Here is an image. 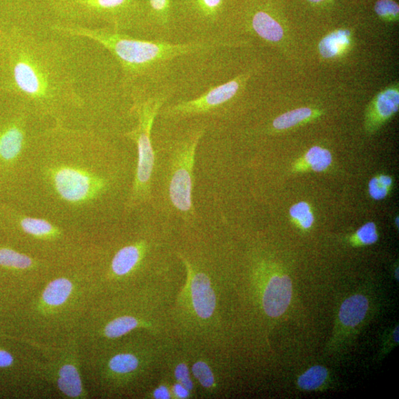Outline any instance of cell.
<instances>
[{
  "mask_svg": "<svg viewBox=\"0 0 399 399\" xmlns=\"http://www.w3.org/2000/svg\"><path fill=\"white\" fill-rule=\"evenodd\" d=\"M197 1L206 15L212 16L217 13L223 0H197Z\"/></svg>",
  "mask_w": 399,
  "mask_h": 399,
  "instance_id": "obj_31",
  "label": "cell"
},
{
  "mask_svg": "<svg viewBox=\"0 0 399 399\" xmlns=\"http://www.w3.org/2000/svg\"><path fill=\"white\" fill-rule=\"evenodd\" d=\"M173 393L177 398H187L191 396V391L184 385L176 383L173 387Z\"/></svg>",
  "mask_w": 399,
  "mask_h": 399,
  "instance_id": "obj_33",
  "label": "cell"
},
{
  "mask_svg": "<svg viewBox=\"0 0 399 399\" xmlns=\"http://www.w3.org/2000/svg\"><path fill=\"white\" fill-rule=\"evenodd\" d=\"M349 36H350V32L347 30H339L327 35L319 43V52L325 58L335 56L341 50L350 43Z\"/></svg>",
  "mask_w": 399,
  "mask_h": 399,
  "instance_id": "obj_20",
  "label": "cell"
},
{
  "mask_svg": "<svg viewBox=\"0 0 399 399\" xmlns=\"http://www.w3.org/2000/svg\"><path fill=\"white\" fill-rule=\"evenodd\" d=\"M241 88L239 79L211 87L192 100L162 107V114L169 119H184L212 114L230 102Z\"/></svg>",
  "mask_w": 399,
  "mask_h": 399,
  "instance_id": "obj_8",
  "label": "cell"
},
{
  "mask_svg": "<svg viewBox=\"0 0 399 399\" xmlns=\"http://www.w3.org/2000/svg\"><path fill=\"white\" fill-rule=\"evenodd\" d=\"M333 156L330 151L321 147L315 146L298 159L293 165L294 172L312 171L323 173L332 166Z\"/></svg>",
  "mask_w": 399,
  "mask_h": 399,
  "instance_id": "obj_13",
  "label": "cell"
},
{
  "mask_svg": "<svg viewBox=\"0 0 399 399\" xmlns=\"http://www.w3.org/2000/svg\"><path fill=\"white\" fill-rule=\"evenodd\" d=\"M393 185L391 176L380 175L374 177L368 184L369 195L375 201H382L391 193Z\"/></svg>",
  "mask_w": 399,
  "mask_h": 399,
  "instance_id": "obj_25",
  "label": "cell"
},
{
  "mask_svg": "<svg viewBox=\"0 0 399 399\" xmlns=\"http://www.w3.org/2000/svg\"><path fill=\"white\" fill-rule=\"evenodd\" d=\"M292 296V279L287 275H275L269 281L263 296L266 313L272 317L283 315L290 305Z\"/></svg>",
  "mask_w": 399,
  "mask_h": 399,
  "instance_id": "obj_9",
  "label": "cell"
},
{
  "mask_svg": "<svg viewBox=\"0 0 399 399\" xmlns=\"http://www.w3.org/2000/svg\"><path fill=\"white\" fill-rule=\"evenodd\" d=\"M56 384L59 391L68 398H79L85 396L82 377L74 363H67L60 367Z\"/></svg>",
  "mask_w": 399,
  "mask_h": 399,
  "instance_id": "obj_12",
  "label": "cell"
},
{
  "mask_svg": "<svg viewBox=\"0 0 399 399\" xmlns=\"http://www.w3.org/2000/svg\"><path fill=\"white\" fill-rule=\"evenodd\" d=\"M73 290V283L69 279H55L45 287L42 295L43 301L49 307L61 306L67 301Z\"/></svg>",
  "mask_w": 399,
  "mask_h": 399,
  "instance_id": "obj_15",
  "label": "cell"
},
{
  "mask_svg": "<svg viewBox=\"0 0 399 399\" xmlns=\"http://www.w3.org/2000/svg\"><path fill=\"white\" fill-rule=\"evenodd\" d=\"M193 373L197 380L206 388H211L215 385V377L206 363L199 361L193 366Z\"/></svg>",
  "mask_w": 399,
  "mask_h": 399,
  "instance_id": "obj_27",
  "label": "cell"
},
{
  "mask_svg": "<svg viewBox=\"0 0 399 399\" xmlns=\"http://www.w3.org/2000/svg\"><path fill=\"white\" fill-rule=\"evenodd\" d=\"M34 259L11 246L0 245V268L6 270L24 271L33 267Z\"/></svg>",
  "mask_w": 399,
  "mask_h": 399,
  "instance_id": "obj_17",
  "label": "cell"
},
{
  "mask_svg": "<svg viewBox=\"0 0 399 399\" xmlns=\"http://www.w3.org/2000/svg\"><path fill=\"white\" fill-rule=\"evenodd\" d=\"M30 115L21 105L14 112L0 119V202L14 203L21 188L31 144Z\"/></svg>",
  "mask_w": 399,
  "mask_h": 399,
  "instance_id": "obj_5",
  "label": "cell"
},
{
  "mask_svg": "<svg viewBox=\"0 0 399 399\" xmlns=\"http://www.w3.org/2000/svg\"><path fill=\"white\" fill-rule=\"evenodd\" d=\"M292 221L303 229L311 228L315 222V217L310 204L305 202H301L293 205L289 209Z\"/></svg>",
  "mask_w": 399,
  "mask_h": 399,
  "instance_id": "obj_24",
  "label": "cell"
},
{
  "mask_svg": "<svg viewBox=\"0 0 399 399\" xmlns=\"http://www.w3.org/2000/svg\"><path fill=\"white\" fill-rule=\"evenodd\" d=\"M153 14L160 21L166 23L171 8V0H149Z\"/></svg>",
  "mask_w": 399,
  "mask_h": 399,
  "instance_id": "obj_29",
  "label": "cell"
},
{
  "mask_svg": "<svg viewBox=\"0 0 399 399\" xmlns=\"http://www.w3.org/2000/svg\"><path fill=\"white\" fill-rule=\"evenodd\" d=\"M327 369L323 366H314L299 376L298 385L305 391H314L321 387L327 378Z\"/></svg>",
  "mask_w": 399,
  "mask_h": 399,
  "instance_id": "obj_22",
  "label": "cell"
},
{
  "mask_svg": "<svg viewBox=\"0 0 399 399\" xmlns=\"http://www.w3.org/2000/svg\"><path fill=\"white\" fill-rule=\"evenodd\" d=\"M398 92L396 89H387L377 98L375 118L379 121H385L398 111Z\"/></svg>",
  "mask_w": 399,
  "mask_h": 399,
  "instance_id": "obj_19",
  "label": "cell"
},
{
  "mask_svg": "<svg viewBox=\"0 0 399 399\" xmlns=\"http://www.w3.org/2000/svg\"><path fill=\"white\" fill-rule=\"evenodd\" d=\"M367 299L362 294L347 298L339 309L338 317L347 327H355L363 321L368 311Z\"/></svg>",
  "mask_w": 399,
  "mask_h": 399,
  "instance_id": "obj_14",
  "label": "cell"
},
{
  "mask_svg": "<svg viewBox=\"0 0 399 399\" xmlns=\"http://www.w3.org/2000/svg\"><path fill=\"white\" fill-rule=\"evenodd\" d=\"M141 325L142 323L138 319L131 316H122L107 324L104 333L107 338H116L126 335Z\"/></svg>",
  "mask_w": 399,
  "mask_h": 399,
  "instance_id": "obj_21",
  "label": "cell"
},
{
  "mask_svg": "<svg viewBox=\"0 0 399 399\" xmlns=\"http://www.w3.org/2000/svg\"><path fill=\"white\" fill-rule=\"evenodd\" d=\"M312 115V111L310 108L303 107L294 109L286 114L277 117L273 122V127L278 131H283L296 126L301 123L305 120L310 118Z\"/></svg>",
  "mask_w": 399,
  "mask_h": 399,
  "instance_id": "obj_23",
  "label": "cell"
},
{
  "mask_svg": "<svg viewBox=\"0 0 399 399\" xmlns=\"http://www.w3.org/2000/svg\"><path fill=\"white\" fill-rule=\"evenodd\" d=\"M141 365L138 357L132 353H119L111 358L107 364V370L116 378L127 377L138 371Z\"/></svg>",
  "mask_w": 399,
  "mask_h": 399,
  "instance_id": "obj_16",
  "label": "cell"
},
{
  "mask_svg": "<svg viewBox=\"0 0 399 399\" xmlns=\"http://www.w3.org/2000/svg\"><path fill=\"white\" fill-rule=\"evenodd\" d=\"M378 235L374 223L369 222L359 228L354 237V241L361 245H372L378 241Z\"/></svg>",
  "mask_w": 399,
  "mask_h": 399,
  "instance_id": "obj_26",
  "label": "cell"
},
{
  "mask_svg": "<svg viewBox=\"0 0 399 399\" xmlns=\"http://www.w3.org/2000/svg\"><path fill=\"white\" fill-rule=\"evenodd\" d=\"M205 127L191 129L173 147L169 166L168 195L175 211L184 217H195L193 203L194 167L197 145Z\"/></svg>",
  "mask_w": 399,
  "mask_h": 399,
  "instance_id": "obj_7",
  "label": "cell"
},
{
  "mask_svg": "<svg viewBox=\"0 0 399 399\" xmlns=\"http://www.w3.org/2000/svg\"><path fill=\"white\" fill-rule=\"evenodd\" d=\"M146 251L143 243L128 245L115 255L111 263V271L117 277H124L135 270L141 263Z\"/></svg>",
  "mask_w": 399,
  "mask_h": 399,
  "instance_id": "obj_11",
  "label": "cell"
},
{
  "mask_svg": "<svg viewBox=\"0 0 399 399\" xmlns=\"http://www.w3.org/2000/svg\"><path fill=\"white\" fill-rule=\"evenodd\" d=\"M252 26L255 32L268 41L278 42L283 36L281 25L265 12H259L254 16Z\"/></svg>",
  "mask_w": 399,
  "mask_h": 399,
  "instance_id": "obj_18",
  "label": "cell"
},
{
  "mask_svg": "<svg viewBox=\"0 0 399 399\" xmlns=\"http://www.w3.org/2000/svg\"><path fill=\"white\" fill-rule=\"evenodd\" d=\"M375 11L382 17H396L398 14V5L393 0H378L375 6Z\"/></svg>",
  "mask_w": 399,
  "mask_h": 399,
  "instance_id": "obj_28",
  "label": "cell"
},
{
  "mask_svg": "<svg viewBox=\"0 0 399 399\" xmlns=\"http://www.w3.org/2000/svg\"><path fill=\"white\" fill-rule=\"evenodd\" d=\"M62 22L86 26L107 23L118 32L135 27L140 0H47Z\"/></svg>",
  "mask_w": 399,
  "mask_h": 399,
  "instance_id": "obj_6",
  "label": "cell"
},
{
  "mask_svg": "<svg viewBox=\"0 0 399 399\" xmlns=\"http://www.w3.org/2000/svg\"><path fill=\"white\" fill-rule=\"evenodd\" d=\"M175 376L177 383L184 385L189 391H193V382L189 374L188 367L184 364H180L175 367Z\"/></svg>",
  "mask_w": 399,
  "mask_h": 399,
  "instance_id": "obj_30",
  "label": "cell"
},
{
  "mask_svg": "<svg viewBox=\"0 0 399 399\" xmlns=\"http://www.w3.org/2000/svg\"><path fill=\"white\" fill-rule=\"evenodd\" d=\"M6 54L10 87L30 114L63 123L84 107L74 65L61 44L15 31L7 39Z\"/></svg>",
  "mask_w": 399,
  "mask_h": 399,
  "instance_id": "obj_2",
  "label": "cell"
},
{
  "mask_svg": "<svg viewBox=\"0 0 399 399\" xmlns=\"http://www.w3.org/2000/svg\"><path fill=\"white\" fill-rule=\"evenodd\" d=\"M153 397L157 399H168L172 397L171 391L165 385H161L155 389L153 393Z\"/></svg>",
  "mask_w": 399,
  "mask_h": 399,
  "instance_id": "obj_34",
  "label": "cell"
},
{
  "mask_svg": "<svg viewBox=\"0 0 399 399\" xmlns=\"http://www.w3.org/2000/svg\"><path fill=\"white\" fill-rule=\"evenodd\" d=\"M396 278L397 279V281H398V268H397V271L396 272Z\"/></svg>",
  "mask_w": 399,
  "mask_h": 399,
  "instance_id": "obj_37",
  "label": "cell"
},
{
  "mask_svg": "<svg viewBox=\"0 0 399 399\" xmlns=\"http://www.w3.org/2000/svg\"><path fill=\"white\" fill-rule=\"evenodd\" d=\"M14 358L12 354L0 348V368H7L13 365Z\"/></svg>",
  "mask_w": 399,
  "mask_h": 399,
  "instance_id": "obj_32",
  "label": "cell"
},
{
  "mask_svg": "<svg viewBox=\"0 0 399 399\" xmlns=\"http://www.w3.org/2000/svg\"><path fill=\"white\" fill-rule=\"evenodd\" d=\"M129 92L132 100L131 111L137 118V125L125 136L137 146L138 163L133 187L126 204L129 211L147 203L151 197L155 166V152L151 138L153 127L168 98L166 92L152 94L142 85L129 88Z\"/></svg>",
  "mask_w": 399,
  "mask_h": 399,
  "instance_id": "obj_4",
  "label": "cell"
},
{
  "mask_svg": "<svg viewBox=\"0 0 399 399\" xmlns=\"http://www.w3.org/2000/svg\"><path fill=\"white\" fill-rule=\"evenodd\" d=\"M394 341L398 343V326H397L393 332Z\"/></svg>",
  "mask_w": 399,
  "mask_h": 399,
  "instance_id": "obj_35",
  "label": "cell"
},
{
  "mask_svg": "<svg viewBox=\"0 0 399 399\" xmlns=\"http://www.w3.org/2000/svg\"><path fill=\"white\" fill-rule=\"evenodd\" d=\"M36 141L39 149L33 157L27 155L23 178L33 173L35 182L57 204L68 211H83L109 191L111 179L95 159L101 142L94 134L56 123Z\"/></svg>",
  "mask_w": 399,
  "mask_h": 399,
  "instance_id": "obj_1",
  "label": "cell"
},
{
  "mask_svg": "<svg viewBox=\"0 0 399 399\" xmlns=\"http://www.w3.org/2000/svg\"><path fill=\"white\" fill-rule=\"evenodd\" d=\"M308 1L312 2V3H321L324 1V0H308Z\"/></svg>",
  "mask_w": 399,
  "mask_h": 399,
  "instance_id": "obj_36",
  "label": "cell"
},
{
  "mask_svg": "<svg viewBox=\"0 0 399 399\" xmlns=\"http://www.w3.org/2000/svg\"><path fill=\"white\" fill-rule=\"evenodd\" d=\"M192 297L195 310L203 319L211 317L215 310L216 299L211 282L203 274H193Z\"/></svg>",
  "mask_w": 399,
  "mask_h": 399,
  "instance_id": "obj_10",
  "label": "cell"
},
{
  "mask_svg": "<svg viewBox=\"0 0 399 399\" xmlns=\"http://www.w3.org/2000/svg\"><path fill=\"white\" fill-rule=\"evenodd\" d=\"M52 30L58 35L87 39L105 47L116 60L123 86L128 89L152 78L177 60L205 54L227 45L219 38L187 43L148 41L111 27L94 28L63 22L54 24Z\"/></svg>",
  "mask_w": 399,
  "mask_h": 399,
  "instance_id": "obj_3",
  "label": "cell"
}]
</instances>
